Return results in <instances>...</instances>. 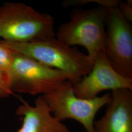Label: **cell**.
<instances>
[{"label": "cell", "mask_w": 132, "mask_h": 132, "mask_svg": "<svg viewBox=\"0 0 132 132\" xmlns=\"http://www.w3.org/2000/svg\"><path fill=\"white\" fill-rule=\"evenodd\" d=\"M1 41L13 52L32 57L46 66L71 75L75 80L73 85L89 74L94 66V60L87 54L55 37L25 43L8 42L2 40Z\"/></svg>", "instance_id": "cell-1"}, {"label": "cell", "mask_w": 132, "mask_h": 132, "mask_svg": "<svg viewBox=\"0 0 132 132\" xmlns=\"http://www.w3.org/2000/svg\"><path fill=\"white\" fill-rule=\"evenodd\" d=\"M54 19L20 2L0 5V38L6 42L25 43L55 37Z\"/></svg>", "instance_id": "cell-2"}, {"label": "cell", "mask_w": 132, "mask_h": 132, "mask_svg": "<svg viewBox=\"0 0 132 132\" xmlns=\"http://www.w3.org/2000/svg\"><path fill=\"white\" fill-rule=\"evenodd\" d=\"M7 73L10 90L13 93L43 95L56 90L67 80L73 85L75 83L71 75L15 52L12 65Z\"/></svg>", "instance_id": "cell-3"}, {"label": "cell", "mask_w": 132, "mask_h": 132, "mask_svg": "<svg viewBox=\"0 0 132 132\" xmlns=\"http://www.w3.org/2000/svg\"><path fill=\"white\" fill-rule=\"evenodd\" d=\"M106 8L77 10L70 15L69 22L58 28L57 38L69 46L85 47L88 55L94 60L104 50L106 39Z\"/></svg>", "instance_id": "cell-4"}, {"label": "cell", "mask_w": 132, "mask_h": 132, "mask_svg": "<svg viewBox=\"0 0 132 132\" xmlns=\"http://www.w3.org/2000/svg\"><path fill=\"white\" fill-rule=\"evenodd\" d=\"M53 116L61 122L72 119L81 124L86 132H94V119L100 109L110 101L111 93L93 99L80 98L76 95L73 84L64 81L57 89L42 95Z\"/></svg>", "instance_id": "cell-5"}, {"label": "cell", "mask_w": 132, "mask_h": 132, "mask_svg": "<svg viewBox=\"0 0 132 132\" xmlns=\"http://www.w3.org/2000/svg\"><path fill=\"white\" fill-rule=\"evenodd\" d=\"M104 52L121 75L132 79V27L118 7L106 8Z\"/></svg>", "instance_id": "cell-6"}, {"label": "cell", "mask_w": 132, "mask_h": 132, "mask_svg": "<svg viewBox=\"0 0 132 132\" xmlns=\"http://www.w3.org/2000/svg\"><path fill=\"white\" fill-rule=\"evenodd\" d=\"M73 86L77 97L93 99L106 90L126 89L132 90V79L124 77L114 70L103 50L95 57L90 73Z\"/></svg>", "instance_id": "cell-7"}, {"label": "cell", "mask_w": 132, "mask_h": 132, "mask_svg": "<svg viewBox=\"0 0 132 132\" xmlns=\"http://www.w3.org/2000/svg\"><path fill=\"white\" fill-rule=\"evenodd\" d=\"M104 116L94 121V132H132V90L112 91Z\"/></svg>", "instance_id": "cell-8"}, {"label": "cell", "mask_w": 132, "mask_h": 132, "mask_svg": "<svg viewBox=\"0 0 132 132\" xmlns=\"http://www.w3.org/2000/svg\"><path fill=\"white\" fill-rule=\"evenodd\" d=\"M16 114L23 118L22 127L18 132H70L66 125L52 116L42 95L35 100L33 106L23 100Z\"/></svg>", "instance_id": "cell-9"}, {"label": "cell", "mask_w": 132, "mask_h": 132, "mask_svg": "<svg viewBox=\"0 0 132 132\" xmlns=\"http://www.w3.org/2000/svg\"><path fill=\"white\" fill-rule=\"evenodd\" d=\"M13 61V52L5 46L0 40V72L7 73Z\"/></svg>", "instance_id": "cell-10"}, {"label": "cell", "mask_w": 132, "mask_h": 132, "mask_svg": "<svg viewBox=\"0 0 132 132\" xmlns=\"http://www.w3.org/2000/svg\"><path fill=\"white\" fill-rule=\"evenodd\" d=\"M120 1L119 0H66L62 2V5L64 7L71 6L83 5L89 3H96L104 8L118 6Z\"/></svg>", "instance_id": "cell-11"}, {"label": "cell", "mask_w": 132, "mask_h": 132, "mask_svg": "<svg viewBox=\"0 0 132 132\" xmlns=\"http://www.w3.org/2000/svg\"><path fill=\"white\" fill-rule=\"evenodd\" d=\"M13 94L10 90L7 73L0 72V97H9Z\"/></svg>", "instance_id": "cell-12"}, {"label": "cell", "mask_w": 132, "mask_h": 132, "mask_svg": "<svg viewBox=\"0 0 132 132\" xmlns=\"http://www.w3.org/2000/svg\"><path fill=\"white\" fill-rule=\"evenodd\" d=\"M117 7L123 16L130 23L132 22V0H127L126 2L120 1Z\"/></svg>", "instance_id": "cell-13"}]
</instances>
